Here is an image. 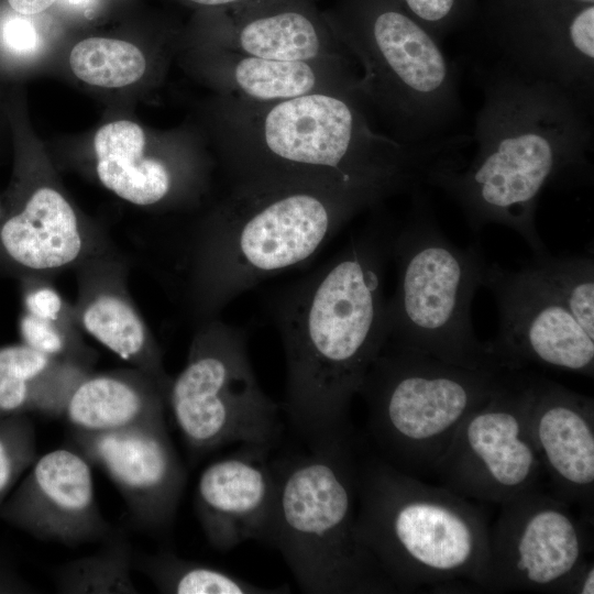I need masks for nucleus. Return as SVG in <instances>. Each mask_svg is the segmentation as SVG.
<instances>
[{
    "label": "nucleus",
    "mask_w": 594,
    "mask_h": 594,
    "mask_svg": "<svg viewBox=\"0 0 594 594\" xmlns=\"http://www.w3.org/2000/svg\"><path fill=\"white\" fill-rule=\"evenodd\" d=\"M360 91L252 101L222 96L215 132L229 188L306 186L380 202L426 185L429 172L470 143L448 135L420 145L376 129Z\"/></svg>",
    "instance_id": "f257e3e1"
},
{
    "label": "nucleus",
    "mask_w": 594,
    "mask_h": 594,
    "mask_svg": "<svg viewBox=\"0 0 594 594\" xmlns=\"http://www.w3.org/2000/svg\"><path fill=\"white\" fill-rule=\"evenodd\" d=\"M381 207L334 256L270 298L286 360L280 407L306 443L353 435L352 399L386 342L384 280L398 220Z\"/></svg>",
    "instance_id": "f03ea898"
},
{
    "label": "nucleus",
    "mask_w": 594,
    "mask_h": 594,
    "mask_svg": "<svg viewBox=\"0 0 594 594\" xmlns=\"http://www.w3.org/2000/svg\"><path fill=\"white\" fill-rule=\"evenodd\" d=\"M476 75L483 99L474 119L475 153L465 165L461 155L442 161L426 185L454 200L473 232L503 226L534 254L544 252L536 226L542 191L593 180V107L497 61L477 65Z\"/></svg>",
    "instance_id": "7ed1b4c3"
},
{
    "label": "nucleus",
    "mask_w": 594,
    "mask_h": 594,
    "mask_svg": "<svg viewBox=\"0 0 594 594\" xmlns=\"http://www.w3.org/2000/svg\"><path fill=\"white\" fill-rule=\"evenodd\" d=\"M382 205L306 186L229 188L187 235L178 266L200 324L262 280L311 260L355 215Z\"/></svg>",
    "instance_id": "20e7f679"
},
{
    "label": "nucleus",
    "mask_w": 594,
    "mask_h": 594,
    "mask_svg": "<svg viewBox=\"0 0 594 594\" xmlns=\"http://www.w3.org/2000/svg\"><path fill=\"white\" fill-rule=\"evenodd\" d=\"M472 502L372 457L361 460L356 532L394 592L482 590L491 528Z\"/></svg>",
    "instance_id": "39448f33"
},
{
    "label": "nucleus",
    "mask_w": 594,
    "mask_h": 594,
    "mask_svg": "<svg viewBox=\"0 0 594 594\" xmlns=\"http://www.w3.org/2000/svg\"><path fill=\"white\" fill-rule=\"evenodd\" d=\"M273 460L275 496L263 542L310 594L393 593L356 532L361 460L353 435Z\"/></svg>",
    "instance_id": "423d86ee"
},
{
    "label": "nucleus",
    "mask_w": 594,
    "mask_h": 594,
    "mask_svg": "<svg viewBox=\"0 0 594 594\" xmlns=\"http://www.w3.org/2000/svg\"><path fill=\"white\" fill-rule=\"evenodd\" d=\"M359 67V89L393 139L420 145L450 135L463 113L457 66L397 0H346L326 18Z\"/></svg>",
    "instance_id": "0eeeda50"
},
{
    "label": "nucleus",
    "mask_w": 594,
    "mask_h": 594,
    "mask_svg": "<svg viewBox=\"0 0 594 594\" xmlns=\"http://www.w3.org/2000/svg\"><path fill=\"white\" fill-rule=\"evenodd\" d=\"M392 261L397 282L386 300V342L470 369L501 367L475 334L471 307L487 267L480 243L461 248L440 229L428 197L411 193L398 221Z\"/></svg>",
    "instance_id": "6e6552de"
},
{
    "label": "nucleus",
    "mask_w": 594,
    "mask_h": 594,
    "mask_svg": "<svg viewBox=\"0 0 594 594\" xmlns=\"http://www.w3.org/2000/svg\"><path fill=\"white\" fill-rule=\"evenodd\" d=\"M508 369H470L384 344L358 394L382 459L414 474L432 471L466 416Z\"/></svg>",
    "instance_id": "1a4fd4ad"
},
{
    "label": "nucleus",
    "mask_w": 594,
    "mask_h": 594,
    "mask_svg": "<svg viewBox=\"0 0 594 594\" xmlns=\"http://www.w3.org/2000/svg\"><path fill=\"white\" fill-rule=\"evenodd\" d=\"M166 402L195 453L234 443L272 449L282 433V407L256 380L244 330L218 318L199 326Z\"/></svg>",
    "instance_id": "9d476101"
},
{
    "label": "nucleus",
    "mask_w": 594,
    "mask_h": 594,
    "mask_svg": "<svg viewBox=\"0 0 594 594\" xmlns=\"http://www.w3.org/2000/svg\"><path fill=\"white\" fill-rule=\"evenodd\" d=\"M531 376L510 370L466 416L431 471L442 486L499 506L540 488L544 472L528 420Z\"/></svg>",
    "instance_id": "9b49d317"
},
{
    "label": "nucleus",
    "mask_w": 594,
    "mask_h": 594,
    "mask_svg": "<svg viewBox=\"0 0 594 594\" xmlns=\"http://www.w3.org/2000/svg\"><path fill=\"white\" fill-rule=\"evenodd\" d=\"M501 507L482 591L572 593L591 560L593 521L540 488Z\"/></svg>",
    "instance_id": "f8f14e48"
},
{
    "label": "nucleus",
    "mask_w": 594,
    "mask_h": 594,
    "mask_svg": "<svg viewBox=\"0 0 594 594\" xmlns=\"http://www.w3.org/2000/svg\"><path fill=\"white\" fill-rule=\"evenodd\" d=\"M482 287L497 304L498 331L486 342L494 361L508 370L530 363L593 377L594 338L544 286L529 265H487Z\"/></svg>",
    "instance_id": "ddd939ff"
},
{
    "label": "nucleus",
    "mask_w": 594,
    "mask_h": 594,
    "mask_svg": "<svg viewBox=\"0 0 594 594\" xmlns=\"http://www.w3.org/2000/svg\"><path fill=\"white\" fill-rule=\"evenodd\" d=\"M69 442L113 483L139 528L160 534L172 527L187 474L165 419L110 431L72 428Z\"/></svg>",
    "instance_id": "4468645a"
},
{
    "label": "nucleus",
    "mask_w": 594,
    "mask_h": 594,
    "mask_svg": "<svg viewBox=\"0 0 594 594\" xmlns=\"http://www.w3.org/2000/svg\"><path fill=\"white\" fill-rule=\"evenodd\" d=\"M0 519L65 547L106 539L111 530L96 501L91 465L74 448L37 457L1 504Z\"/></svg>",
    "instance_id": "2eb2a0df"
},
{
    "label": "nucleus",
    "mask_w": 594,
    "mask_h": 594,
    "mask_svg": "<svg viewBox=\"0 0 594 594\" xmlns=\"http://www.w3.org/2000/svg\"><path fill=\"white\" fill-rule=\"evenodd\" d=\"M490 36L495 61L593 107L594 4L499 16Z\"/></svg>",
    "instance_id": "dca6fc26"
},
{
    "label": "nucleus",
    "mask_w": 594,
    "mask_h": 594,
    "mask_svg": "<svg viewBox=\"0 0 594 594\" xmlns=\"http://www.w3.org/2000/svg\"><path fill=\"white\" fill-rule=\"evenodd\" d=\"M530 433L552 494L593 519V398L557 382L531 376Z\"/></svg>",
    "instance_id": "f3484780"
},
{
    "label": "nucleus",
    "mask_w": 594,
    "mask_h": 594,
    "mask_svg": "<svg viewBox=\"0 0 594 594\" xmlns=\"http://www.w3.org/2000/svg\"><path fill=\"white\" fill-rule=\"evenodd\" d=\"M270 451L243 444L200 473L195 512L213 549L228 551L248 540L263 541L275 496Z\"/></svg>",
    "instance_id": "a211bd4d"
},
{
    "label": "nucleus",
    "mask_w": 594,
    "mask_h": 594,
    "mask_svg": "<svg viewBox=\"0 0 594 594\" xmlns=\"http://www.w3.org/2000/svg\"><path fill=\"white\" fill-rule=\"evenodd\" d=\"M90 248L68 200L48 186L13 197L0 215V266L36 274L82 260Z\"/></svg>",
    "instance_id": "6ab92c4d"
},
{
    "label": "nucleus",
    "mask_w": 594,
    "mask_h": 594,
    "mask_svg": "<svg viewBox=\"0 0 594 594\" xmlns=\"http://www.w3.org/2000/svg\"><path fill=\"white\" fill-rule=\"evenodd\" d=\"M233 9L219 40L222 46L278 61H351L327 19L307 0H248Z\"/></svg>",
    "instance_id": "aec40b11"
},
{
    "label": "nucleus",
    "mask_w": 594,
    "mask_h": 594,
    "mask_svg": "<svg viewBox=\"0 0 594 594\" xmlns=\"http://www.w3.org/2000/svg\"><path fill=\"white\" fill-rule=\"evenodd\" d=\"M209 57L210 75L222 96L266 102L314 92L360 91L358 70L348 59L278 61L220 44Z\"/></svg>",
    "instance_id": "412c9836"
},
{
    "label": "nucleus",
    "mask_w": 594,
    "mask_h": 594,
    "mask_svg": "<svg viewBox=\"0 0 594 594\" xmlns=\"http://www.w3.org/2000/svg\"><path fill=\"white\" fill-rule=\"evenodd\" d=\"M143 129L128 120L101 127L94 139L97 175L101 184L120 198L139 206L172 200L199 172L185 169L182 162L146 155Z\"/></svg>",
    "instance_id": "4be33fe9"
},
{
    "label": "nucleus",
    "mask_w": 594,
    "mask_h": 594,
    "mask_svg": "<svg viewBox=\"0 0 594 594\" xmlns=\"http://www.w3.org/2000/svg\"><path fill=\"white\" fill-rule=\"evenodd\" d=\"M167 389L134 367L87 374L74 388L64 414L72 428L110 431L164 420Z\"/></svg>",
    "instance_id": "5701e85b"
},
{
    "label": "nucleus",
    "mask_w": 594,
    "mask_h": 594,
    "mask_svg": "<svg viewBox=\"0 0 594 594\" xmlns=\"http://www.w3.org/2000/svg\"><path fill=\"white\" fill-rule=\"evenodd\" d=\"M87 374L79 363L50 356L24 343L0 346V417L33 411L61 416Z\"/></svg>",
    "instance_id": "b1692460"
},
{
    "label": "nucleus",
    "mask_w": 594,
    "mask_h": 594,
    "mask_svg": "<svg viewBox=\"0 0 594 594\" xmlns=\"http://www.w3.org/2000/svg\"><path fill=\"white\" fill-rule=\"evenodd\" d=\"M77 317L99 343L168 391L172 378L165 373L161 350L118 283L98 280L89 285L80 297Z\"/></svg>",
    "instance_id": "393cba45"
},
{
    "label": "nucleus",
    "mask_w": 594,
    "mask_h": 594,
    "mask_svg": "<svg viewBox=\"0 0 594 594\" xmlns=\"http://www.w3.org/2000/svg\"><path fill=\"white\" fill-rule=\"evenodd\" d=\"M133 569L146 575L161 593L279 594L286 585L264 587L211 565L186 560L168 551L133 557Z\"/></svg>",
    "instance_id": "a878e982"
},
{
    "label": "nucleus",
    "mask_w": 594,
    "mask_h": 594,
    "mask_svg": "<svg viewBox=\"0 0 594 594\" xmlns=\"http://www.w3.org/2000/svg\"><path fill=\"white\" fill-rule=\"evenodd\" d=\"M133 553L127 537H106L96 552L68 561L53 572L55 590L67 594H134Z\"/></svg>",
    "instance_id": "bb28decb"
},
{
    "label": "nucleus",
    "mask_w": 594,
    "mask_h": 594,
    "mask_svg": "<svg viewBox=\"0 0 594 594\" xmlns=\"http://www.w3.org/2000/svg\"><path fill=\"white\" fill-rule=\"evenodd\" d=\"M530 266L573 315L585 332L594 338V260L590 255L535 254Z\"/></svg>",
    "instance_id": "cd10ccee"
},
{
    "label": "nucleus",
    "mask_w": 594,
    "mask_h": 594,
    "mask_svg": "<svg viewBox=\"0 0 594 594\" xmlns=\"http://www.w3.org/2000/svg\"><path fill=\"white\" fill-rule=\"evenodd\" d=\"M69 65L82 81L105 88H119L138 81L146 59L135 45L116 38L90 37L77 43Z\"/></svg>",
    "instance_id": "c85d7f7f"
},
{
    "label": "nucleus",
    "mask_w": 594,
    "mask_h": 594,
    "mask_svg": "<svg viewBox=\"0 0 594 594\" xmlns=\"http://www.w3.org/2000/svg\"><path fill=\"white\" fill-rule=\"evenodd\" d=\"M36 458L35 427L29 414L0 417V506Z\"/></svg>",
    "instance_id": "c756f323"
},
{
    "label": "nucleus",
    "mask_w": 594,
    "mask_h": 594,
    "mask_svg": "<svg viewBox=\"0 0 594 594\" xmlns=\"http://www.w3.org/2000/svg\"><path fill=\"white\" fill-rule=\"evenodd\" d=\"M437 40L453 31L471 9V0H397Z\"/></svg>",
    "instance_id": "7c9ffc66"
},
{
    "label": "nucleus",
    "mask_w": 594,
    "mask_h": 594,
    "mask_svg": "<svg viewBox=\"0 0 594 594\" xmlns=\"http://www.w3.org/2000/svg\"><path fill=\"white\" fill-rule=\"evenodd\" d=\"M22 343L53 358L79 362L75 341L59 321L37 318L25 312L20 321ZM84 365V364H81Z\"/></svg>",
    "instance_id": "2f4dec72"
},
{
    "label": "nucleus",
    "mask_w": 594,
    "mask_h": 594,
    "mask_svg": "<svg viewBox=\"0 0 594 594\" xmlns=\"http://www.w3.org/2000/svg\"><path fill=\"white\" fill-rule=\"evenodd\" d=\"M22 14L8 16L0 28V42L8 53L25 57L37 51L38 34L34 24Z\"/></svg>",
    "instance_id": "473e14b6"
},
{
    "label": "nucleus",
    "mask_w": 594,
    "mask_h": 594,
    "mask_svg": "<svg viewBox=\"0 0 594 594\" xmlns=\"http://www.w3.org/2000/svg\"><path fill=\"white\" fill-rule=\"evenodd\" d=\"M26 312L45 320L59 321L64 310L61 295L52 287H32L25 293Z\"/></svg>",
    "instance_id": "72a5a7b5"
},
{
    "label": "nucleus",
    "mask_w": 594,
    "mask_h": 594,
    "mask_svg": "<svg viewBox=\"0 0 594 594\" xmlns=\"http://www.w3.org/2000/svg\"><path fill=\"white\" fill-rule=\"evenodd\" d=\"M35 587L14 568L13 563L0 553V594L34 593Z\"/></svg>",
    "instance_id": "f704fd0d"
},
{
    "label": "nucleus",
    "mask_w": 594,
    "mask_h": 594,
    "mask_svg": "<svg viewBox=\"0 0 594 594\" xmlns=\"http://www.w3.org/2000/svg\"><path fill=\"white\" fill-rule=\"evenodd\" d=\"M11 9L22 15H33L43 12L56 0H7Z\"/></svg>",
    "instance_id": "c9c22d12"
},
{
    "label": "nucleus",
    "mask_w": 594,
    "mask_h": 594,
    "mask_svg": "<svg viewBox=\"0 0 594 594\" xmlns=\"http://www.w3.org/2000/svg\"><path fill=\"white\" fill-rule=\"evenodd\" d=\"M573 594H594V564L591 559L579 573L573 588Z\"/></svg>",
    "instance_id": "e433bc0d"
},
{
    "label": "nucleus",
    "mask_w": 594,
    "mask_h": 594,
    "mask_svg": "<svg viewBox=\"0 0 594 594\" xmlns=\"http://www.w3.org/2000/svg\"><path fill=\"white\" fill-rule=\"evenodd\" d=\"M190 2L207 7H235L248 0H188Z\"/></svg>",
    "instance_id": "4c0bfd02"
},
{
    "label": "nucleus",
    "mask_w": 594,
    "mask_h": 594,
    "mask_svg": "<svg viewBox=\"0 0 594 594\" xmlns=\"http://www.w3.org/2000/svg\"><path fill=\"white\" fill-rule=\"evenodd\" d=\"M67 6L76 9H87L92 6L95 0H63Z\"/></svg>",
    "instance_id": "58836bf2"
},
{
    "label": "nucleus",
    "mask_w": 594,
    "mask_h": 594,
    "mask_svg": "<svg viewBox=\"0 0 594 594\" xmlns=\"http://www.w3.org/2000/svg\"><path fill=\"white\" fill-rule=\"evenodd\" d=\"M573 6L594 4V0H563Z\"/></svg>",
    "instance_id": "ea45409f"
}]
</instances>
